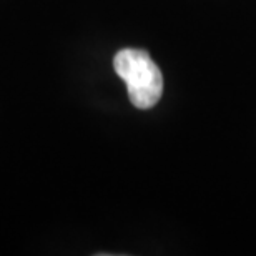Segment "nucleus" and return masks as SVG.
Wrapping results in <instances>:
<instances>
[{
  "label": "nucleus",
  "instance_id": "obj_1",
  "mask_svg": "<svg viewBox=\"0 0 256 256\" xmlns=\"http://www.w3.org/2000/svg\"><path fill=\"white\" fill-rule=\"evenodd\" d=\"M114 68L126 84L133 106L148 110L158 104L163 95V75L145 50H120L114 58Z\"/></svg>",
  "mask_w": 256,
  "mask_h": 256
}]
</instances>
